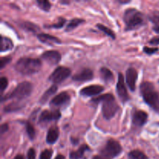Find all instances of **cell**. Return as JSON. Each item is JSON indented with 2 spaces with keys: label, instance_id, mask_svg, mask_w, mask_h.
<instances>
[{
  "label": "cell",
  "instance_id": "f546056e",
  "mask_svg": "<svg viewBox=\"0 0 159 159\" xmlns=\"http://www.w3.org/2000/svg\"><path fill=\"white\" fill-rule=\"evenodd\" d=\"M66 23V20L65 18H59L58 22L57 23H54V24L49 25V26H45V27L47 28H56V29H59V28L63 27L64 25Z\"/></svg>",
  "mask_w": 159,
  "mask_h": 159
},
{
  "label": "cell",
  "instance_id": "f1b7e54d",
  "mask_svg": "<svg viewBox=\"0 0 159 159\" xmlns=\"http://www.w3.org/2000/svg\"><path fill=\"white\" fill-rule=\"evenodd\" d=\"M37 5H38L39 7L42 9V10L45 11V12H48V11L51 9V5L50 3V2L48 1H45V0H43V1H37Z\"/></svg>",
  "mask_w": 159,
  "mask_h": 159
},
{
  "label": "cell",
  "instance_id": "603a6c76",
  "mask_svg": "<svg viewBox=\"0 0 159 159\" xmlns=\"http://www.w3.org/2000/svg\"><path fill=\"white\" fill-rule=\"evenodd\" d=\"M85 23V20H82V19H79V18H75L72 19L71 21L68 23V24L67 25V27L65 29V31L67 32H69V31H71L72 30H74L75 28L78 27L80 24Z\"/></svg>",
  "mask_w": 159,
  "mask_h": 159
},
{
  "label": "cell",
  "instance_id": "7402d4cb",
  "mask_svg": "<svg viewBox=\"0 0 159 159\" xmlns=\"http://www.w3.org/2000/svg\"><path fill=\"white\" fill-rule=\"evenodd\" d=\"M148 18L155 24V26L153 27L154 30L155 32L159 33V12L155 11V12H152L148 16Z\"/></svg>",
  "mask_w": 159,
  "mask_h": 159
},
{
  "label": "cell",
  "instance_id": "d6986e66",
  "mask_svg": "<svg viewBox=\"0 0 159 159\" xmlns=\"http://www.w3.org/2000/svg\"><path fill=\"white\" fill-rule=\"evenodd\" d=\"M100 75H101V77H102V79H103L104 82H107V83L113 82V79H114V76H113V72H112V71L107 68H101Z\"/></svg>",
  "mask_w": 159,
  "mask_h": 159
},
{
  "label": "cell",
  "instance_id": "d6a6232c",
  "mask_svg": "<svg viewBox=\"0 0 159 159\" xmlns=\"http://www.w3.org/2000/svg\"><path fill=\"white\" fill-rule=\"evenodd\" d=\"M11 60H12V58L10 57H1V59H0V68L2 69L6 65H8L11 61Z\"/></svg>",
  "mask_w": 159,
  "mask_h": 159
},
{
  "label": "cell",
  "instance_id": "ab89813d",
  "mask_svg": "<svg viewBox=\"0 0 159 159\" xmlns=\"http://www.w3.org/2000/svg\"><path fill=\"white\" fill-rule=\"evenodd\" d=\"M14 159H25V158H23V155H17L15 157V158H14Z\"/></svg>",
  "mask_w": 159,
  "mask_h": 159
},
{
  "label": "cell",
  "instance_id": "ac0fdd59",
  "mask_svg": "<svg viewBox=\"0 0 159 159\" xmlns=\"http://www.w3.org/2000/svg\"><path fill=\"white\" fill-rule=\"evenodd\" d=\"M89 150V148L86 144H83L79 148V149L76 152H72L70 153V158L71 159H80L83 157L84 154L86 151Z\"/></svg>",
  "mask_w": 159,
  "mask_h": 159
},
{
  "label": "cell",
  "instance_id": "5bb4252c",
  "mask_svg": "<svg viewBox=\"0 0 159 159\" xmlns=\"http://www.w3.org/2000/svg\"><path fill=\"white\" fill-rule=\"evenodd\" d=\"M93 72L89 68H84L79 72L76 73L72 77V79L75 82H86L93 79Z\"/></svg>",
  "mask_w": 159,
  "mask_h": 159
},
{
  "label": "cell",
  "instance_id": "d590c367",
  "mask_svg": "<svg viewBox=\"0 0 159 159\" xmlns=\"http://www.w3.org/2000/svg\"><path fill=\"white\" fill-rule=\"evenodd\" d=\"M8 129H9V126H8L7 124H2L1 129H0L2 134H4V133H6V132L8 130Z\"/></svg>",
  "mask_w": 159,
  "mask_h": 159
},
{
  "label": "cell",
  "instance_id": "8fae6325",
  "mask_svg": "<svg viewBox=\"0 0 159 159\" xmlns=\"http://www.w3.org/2000/svg\"><path fill=\"white\" fill-rule=\"evenodd\" d=\"M138 79V72L133 68H130L126 71V82L131 91H134L136 87V81Z\"/></svg>",
  "mask_w": 159,
  "mask_h": 159
},
{
  "label": "cell",
  "instance_id": "8d00e7d4",
  "mask_svg": "<svg viewBox=\"0 0 159 159\" xmlns=\"http://www.w3.org/2000/svg\"><path fill=\"white\" fill-rule=\"evenodd\" d=\"M149 43L152 45L159 44V37H155L149 41Z\"/></svg>",
  "mask_w": 159,
  "mask_h": 159
},
{
  "label": "cell",
  "instance_id": "e575fe53",
  "mask_svg": "<svg viewBox=\"0 0 159 159\" xmlns=\"http://www.w3.org/2000/svg\"><path fill=\"white\" fill-rule=\"evenodd\" d=\"M36 153L34 148H30L28 151L27 153V159H35Z\"/></svg>",
  "mask_w": 159,
  "mask_h": 159
},
{
  "label": "cell",
  "instance_id": "1f68e13d",
  "mask_svg": "<svg viewBox=\"0 0 159 159\" xmlns=\"http://www.w3.org/2000/svg\"><path fill=\"white\" fill-rule=\"evenodd\" d=\"M8 86V79L6 77H2L0 79V88H1V93H2L4 90Z\"/></svg>",
  "mask_w": 159,
  "mask_h": 159
},
{
  "label": "cell",
  "instance_id": "484cf974",
  "mask_svg": "<svg viewBox=\"0 0 159 159\" xmlns=\"http://www.w3.org/2000/svg\"><path fill=\"white\" fill-rule=\"evenodd\" d=\"M20 26L23 27L26 30L30 31V32L36 33L37 30H39V27L34 23H30V22H23L20 23Z\"/></svg>",
  "mask_w": 159,
  "mask_h": 159
},
{
  "label": "cell",
  "instance_id": "3957f363",
  "mask_svg": "<svg viewBox=\"0 0 159 159\" xmlns=\"http://www.w3.org/2000/svg\"><path fill=\"white\" fill-rule=\"evenodd\" d=\"M41 65V61L39 59L22 57L17 61L15 65V68L20 74L24 75H30L38 72L40 70Z\"/></svg>",
  "mask_w": 159,
  "mask_h": 159
},
{
  "label": "cell",
  "instance_id": "cb8c5ba5",
  "mask_svg": "<svg viewBox=\"0 0 159 159\" xmlns=\"http://www.w3.org/2000/svg\"><path fill=\"white\" fill-rule=\"evenodd\" d=\"M23 107H24L23 104L20 103V102H12L4 107V112L5 113H12V112L18 111V110H21Z\"/></svg>",
  "mask_w": 159,
  "mask_h": 159
},
{
  "label": "cell",
  "instance_id": "ffe728a7",
  "mask_svg": "<svg viewBox=\"0 0 159 159\" xmlns=\"http://www.w3.org/2000/svg\"><path fill=\"white\" fill-rule=\"evenodd\" d=\"M57 91V85H52L50 89H48L46 92L43 94V96H41L40 99V103L43 104L45 102H47V101L50 99L51 96L56 93V92Z\"/></svg>",
  "mask_w": 159,
  "mask_h": 159
},
{
  "label": "cell",
  "instance_id": "4fadbf2b",
  "mask_svg": "<svg viewBox=\"0 0 159 159\" xmlns=\"http://www.w3.org/2000/svg\"><path fill=\"white\" fill-rule=\"evenodd\" d=\"M104 90V88L101 85H89L81 89L80 95L83 96H93L99 94Z\"/></svg>",
  "mask_w": 159,
  "mask_h": 159
},
{
  "label": "cell",
  "instance_id": "52a82bcc",
  "mask_svg": "<svg viewBox=\"0 0 159 159\" xmlns=\"http://www.w3.org/2000/svg\"><path fill=\"white\" fill-rule=\"evenodd\" d=\"M71 75V70L66 67H57L50 75L49 80L53 83H61L68 79Z\"/></svg>",
  "mask_w": 159,
  "mask_h": 159
},
{
  "label": "cell",
  "instance_id": "7c38bea8",
  "mask_svg": "<svg viewBox=\"0 0 159 159\" xmlns=\"http://www.w3.org/2000/svg\"><path fill=\"white\" fill-rule=\"evenodd\" d=\"M41 57L50 65H56L61 61V56L60 53L56 51H48L42 54Z\"/></svg>",
  "mask_w": 159,
  "mask_h": 159
},
{
  "label": "cell",
  "instance_id": "4dcf8cb0",
  "mask_svg": "<svg viewBox=\"0 0 159 159\" xmlns=\"http://www.w3.org/2000/svg\"><path fill=\"white\" fill-rule=\"evenodd\" d=\"M53 152L49 149L44 150L43 152H41L40 155V159H51V156H52Z\"/></svg>",
  "mask_w": 159,
  "mask_h": 159
},
{
  "label": "cell",
  "instance_id": "2e32d148",
  "mask_svg": "<svg viewBox=\"0 0 159 159\" xmlns=\"http://www.w3.org/2000/svg\"><path fill=\"white\" fill-rule=\"evenodd\" d=\"M37 38H38V40H40V42H42V43H46V44L52 45L54 44V43L60 44V43H61L60 39L54 37V36L50 35V34H37Z\"/></svg>",
  "mask_w": 159,
  "mask_h": 159
},
{
  "label": "cell",
  "instance_id": "9a60e30c",
  "mask_svg": "<svg viewBox=\"0 0 159 159\" xmlns=\"http://www.w3.org/2000/svg\"><path fill=\"white\" fill-rule=\"evenodd\" d=\"M148 120V113L142 110L136 111L133 115V124L137 127H142Z\"/></svg>",
  "mask_w": 159,
  "mask_h": 159
},
{
  "label": "cell",
  "instance_id": "f35d334b",
  "mask_svg": "<svg viewBox=\"0 0 159 159\" xmlns=\"http://www.w3.org/2000/svg\"><path fill=\"white\" fill-rule=\"evenodd\" d=\"M54 159H65V156H64V155H58Z\"/></svg>",
  "mask_w": 159,
  "mask_h": 159
},
{
  "label": "cell",
  "instance_id": "7a4b0ae2",
  "mask_svg": "<svg viewBox=\"0 0 159 159\" xmlns=\"http://www.w3.org/2000/svg\"><path fill=\"white\" fill-rule=\"evenodd\" d=\"M140 90L144 102L151 108L159 113V95L155 90L153 84L149 82H142Z\"/></svg>",
  "mask_w": 159,
  "mask_h": 159
},
{
  "label": "cell",
  "instance_id": "836d02e7",
  "mask_svg": "<svg viewBox=\"0 0 159 159\" xmlns=\"http://www.w3.org/2000/svg\"><path fill=\"white\" fill-rule=\"evenodd\" d=\"M158 51V48H148V47H144V51L146 53V54H149V55H151V54H155V53H156L157 51Z\"/></svg>",
  "mask_w": 159,
  "mask_h": 159
},
{
  "label": "cell",
  "instance_id": "44dd1931",
  "mask_svg": "<svg viewBox=\"0 0 159 159\" xmlns=\"http://www.w3.org/2000/svg\"><path fill=\"white\" fill-rule=\"evenodd\" d=\"M13 48V43L9 38L6 37H1V51L5 52V51H10Z\"/></svg>",
  "mask_w": 159,
  "mask_h": 159
},
{
  "label": "cell",
  "instance_id": "e0dca14e",
  "mask_svg": "<svg viewBox=\"0 0 159 159\" xmlns=\"http://www.w3.org/2000/svg\"><path fill=\"white\" fill-rule=\"evenodd\" d=\"M59 137V130L57 127H52L49 129L47 134L46 141L48 144H53L57 141Z\"/></svg>",
  "mask_w": 159,
  "mask_h": 159
},
{
  "label": "cell",
  "instance_id": "83f0119b",
  "mask_svg": "<svg viewBox=\"0 0 159 159\" xmlns=\"http://www.w3.org/2000/svg\"><path fill=\"white\" fill-rule=\"evenodd\" d=\"M26 133H27L30 139L34 140V138H35V136H36V131H35V129H34V126L32 125V124H30V122L26 123Z\"/></svg>",
  "mask_w": 159,
  "mask_h": 159
},
{
  "label": "cell",
  "instance_id": "9c48e42d",
  "mask_svg": "<svg viewBox=\"0 0 159 159\" xmlns=\"http://www.w3.org/2000/svg\"><path fill=\"white\" fill-rule=\"evenodd\" d=\"M61 117V113L59 110H54V111H50V110H44L41 113L40 117H39V123H48L50 121L57 120Z\"/></svg>",
  "mask_w": 159,
  "mask_h": 159
},
{
  "label": "cell",
  "instance_id": "5b68a950",
  "mask_svg": "<svg viewBox=\"0 0 159 159\" xmlns=\"http://www.w3.org/2000/svg\"><path fill=\"white\" fill-rule=\"evenodd\" d=\"M33 86L28 82H23L19 84L9 95L2 98V102L9 99H16L18 100L26 99L31 94Z\"/></svg>",
  "mask_w": 159,
  "mask_h": 159
},
{
  "label": "cell",
  "instance_id": "277c9868",
  "mask_svg": "<svg viewBox=\"0 0 159 159\" xmlns=\"http://www.w3.org/2000/svg\"><path fill=\"white\" fill-rule=\"evenodd\" d=\"M124 21L126 24V30H131L141 26L144 23V17L141 12L136 9H128L124 15Z\"/></svg>",
  "mask_w": 159,
  "mask_h": 159
},
{
  "label": "cell",
  "instance_id": "4316f807",
  "mask_svg": "<svg viewBox=\"0 0 159 159\" xmlns=\"http://www.w3.org/2000/svg\"><path fill=\"white\" fill-rule=\"evenodd\" d=\"M96 26H97V28L99 30H101L102 32H103L104 34H107V36H109L110 37H111L112 39H115L116 36H115V34L113 33V31L112 30L109 29L108 27L103 26L102 24H97L96 25Z\"/></svg>",
  "mask_w": 159,
  "mask_h": 159
},
{
  "label": "cell",
  "instance_id": "ba28073f",
  "mask_svg": "<svg viewBox=\"0 0 159 159\" xmlns=\"http://www.w3.org/2000/svg\"><path fill=\"white\" fill-rule=\"evenodd\" d=\"M116 92L119 98L123 102H126L129 100L128 93H127V88H126L125 83H124V78L121 73H120L118 76V82L116 84Z\"/></svg>",
  "mask_w": 159,
  "mask_h": 159
},
{
  "label": "cell",
  "instance_id": "8992f818",
  "mask_svg": "<svg viewBox=\"0 0 159 159\" xmlns=\"http://www.w3.org/2000/svg\"><path fill=\"white\" fill-rule=\"evenodd\" d=\"M122 152V148L118 141L110 139L107 141L105 147L102 149L101 153L102 155L109 158H113L117 156Z\"/></svg>",
  "mask_w": 159,
  "mask_h": 159
},
{
  "label": "cell",
  "instance_id": "d4e9b609",
  "mask_svg": "<svg viewBox=\"0 0 159 159\" xmlns=\"http://www.w3.org/2000/svg\"><path fill=\"white\" fill-rule=\"evenodd\" d=\"M129 159H148L144 152L139 150H134L128 154Z\"/></svg>",
  "mask_w": 159,
  "mask_h": 159
},
{
  "label": "cell",
  "instance_id": "6da1fadb",
  "mask_svg": "<svg viewBox=\"0 0 159 159\" xmlns=\"http://www.w3.org/2000/svg\"><path fill=\"white\" fill-rule=\"evenodd\" d=\"M92 102L95 103H99V102L102 103V115H103V117L107 120H110L113 118L119 109L114 96L110 93L94 98Z\"/></svg>",
  "mask_w": 159,
  "mask_h": 159
},
{
  "label": "cell",
  "instance_id": "30bf717a",
  "mask_svg": "<svg viewBox=\"0 0 159 159\" xmlns=\"http://www.w3.org/2000/svg\"><path fill=\"white\" fill-rule=\"evenodd\" d=\"M70 101V96L66 92H62V93H59L56 96H54L52 99H51V107H59L61 106L66 105Z\"/></svg>",
  "mask_w": 159,
  "mask_h": 159
},
{
  "label": "cell",
  "instance_id": "74e56055",
  "mask_svg": "<svg viewBox=\"0 0 159 159\" xmlns=\"http://www.w3.org/2000/svg\"><path fill=\"white\" fill-rule=\"evenodd\" d=\"M93 159H111V158H109L107 157L104 156V155H96L93 158Z\"/></svg>",
  "mask_w": 159,
  "mask_h": 159
}]
</instances>
